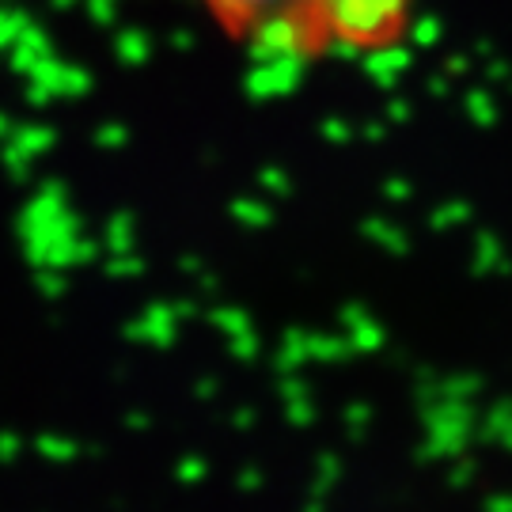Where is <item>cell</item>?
Segmentation results:
<instances>
[{
  "instance_id": "cell-1",
  "label": "cell",
  "mask_w": 512,
  "mask_h": 512,
  "mask_svg": "<svg viewBox=\"0 0 512 512\" xmlns=\"http://www.w3.org/2000/svg\"><path fill=\"white\" fill-rule=\"evenodd\" d=\"M224 35L289 57L376 54L410 27V0H186Z\"/></svg>"
}]
</instances>
